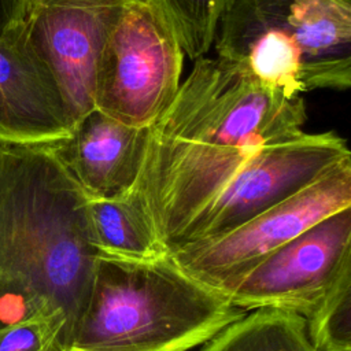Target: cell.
<instances>
[{
	"mask_svg": "<svg viewBox=\"0 0 351 351\" xmlns=\"http://www.w3.org/2000/svg\"><path fill=\"white\" fill-rule=\"evenodd\" d=\"M306 325L317 351H351V262L340 270Z\"/></svg>",
	"mask_w": 351,
	"mask_h": 351,
	"instance_id": "cell-15",
	"label": "cell"
},
{
	"mask_svg": "<svg viewBox=\"0 0 351 351\" xmlns=\"http://www.w3.org/2000/svg\"><path fill=\"white\" fill-rule=\"evenodd\" d=\"M27 0H0V36L23 21Z\"/></svg>",
	"mask_w": 351,
	"mask_h": 351,
	"instance_id": "cell-17",
	"label": "cell"
},
{
	"mask_svg": "<svg viewBox=\"0 0 351 351\" xmlns=\"http://www.w3.org/2000/svg\"><path fill=\"white\" fill-rule=\"evenodd\" d=\"M197 351H317L306 318L278 308H255L233 321Z\"/></svg>",
	"mask_w": 351,
	"mask_h": 351,
	"instance_id": "cell-13",
	"label": "cell"
},
{
	"mask_svg": "<svg viewBox=\"0 0 351 351\" xmlns=\"http://www.w3.org/2000/svg\"><path fill=\"white\" fill-rule=\"evenodd\" d=\"M348 207L351 158L240 226L177 247L169 252V258L193 280L219 291L314 223Z\"/></svg>",
	"mask_w": 351,
	"mask_h": 351,
	"instance_id": "cell-5",
	"label": "cell"
},
{
	"mask_svg": "<svg viewBox=\"0 0 351 351\" xmlns=\"http://www.w3.org/2000/svg\"><path fill=\"white\" fill-rule=\"evenodd\" d=\"M351 262V207L314 223L218 292L244 310L278 308L307 318Z\"/></svg>",
	"mask_w": 351,
	"mask_h": 351,
	"instance_id": "cell-7",
	"label": "cell"
},
{
	"mask_svg": "<svg viewBox=\"0 0 351 351\" xmlns=\"http://www.w3.org/2000/svg\"><path fill=\"white\" fill-rule=\"evenodd\" d=\"M88 200L48 144H0V326L60 314L70 344L99 255Z\"/></svg>",
	"mask_w": 351,
	"mask_h": 351,
	"instance_id": "cell-2",
	"label": "cell"
},
{
	"mask_svg": "<svg viewBox=\"0 0 351 351\" xmlns=\"http://www.w3.org/2000/svg\"><path fill=\"white\" fill-rule=\"evenodd\" d=\"M302 96L288 97L219 56L195 60L148 129L130 189L170 252L193 218L255 154L303 132Z\"/></svg>",
	"mask_w": 351,
	"mask_h": 351,
	"instance_id": "cell-1",
	"label": "cell"
},
{
	"mask_svg": "<svg viewBox=\"0 0 351 351\" xmlns=\"http://www.w3.org/2000/svg\"><path fill=\"white\" fill-rule=\"evenodd\" d=\"M148 129L128 126L95 108L67 137L48 145L88 197H114L136 184Z\"/></svg>",
	"mask_w": 351,
	"mask_h": 351,
	"instance_id": "cell-10",
	"label": "cell"
},
{
	"mask_svg": "<svg viewBox=\"0 0 351 351\" xmlns=\"http://www.w3.org/2000/svg\"><path fill=\"white\" fill-rule=\"evenodd\" d=\"M171 29L184 55L197 60L214 45L218 23L230 0H148Z\"/></svg>",
	"mask_w": 351,
	"mask_h": 351,
	"instance_id": "cell-14",
	"label": "cell"
},
{
	"mask_svg": "<svg viewBox=\"0 0 351 351\" xmlns=\"http://www.w3.org/2000/svg\"><path fill=\"white\" fill-rule=\"evenodd\" d=\"M245 314L169 255L155 261L97 255L69 351H191Z\"/></svg>",
	"mask_w": 351,
	"mask_h": 351,
	"instance_id": "cell-3",
	"label": "cell"
},
{
	"mask_svg": "<svg viewBox=\"0 0 351 351\" xmlns=\"http://www.w3.org/2000/svg\"><path fill=\"white\" fill-rule=\"evenodd\" d=\"M132 0H27L23 26L51 70L73 128L95 110L106 43Z\"/></svg>",
	"mask_w": 351,
	"mask_h": 351,
	"instance_id": "cell-8",
	"label": "cell"
},
{
	"mask_svg": "<svg viewBox=\"0 0 351 351\" xmlns=\"http://www.w3.org/2000/svg\"><path fill=\"white\" fill-rule=\"evenodd\" d=\"M184 52L148 0H132L103 49L95 108L133 128H149L181 85Z\"/></svg>",
	"mask_w": 351,
	"mask_h": 351,
	"instance_id": "cell-4",
	"label": "cell"
},
{
	"mask_svg": "<svg viewBox=\"0 0 351 351\" xmlns=\"http://www.w3.org/2000/svg\"><path fill=\"white\" fill-rule=\"evenodd\" d=\"M347 158H351L347 141L335 132L303 130L267 145L248 159L193 218L177 247L240 226L313 184Z\"/></svg>",
	"mask_w": 351,
	"mask_h": 351,
	"instance_id": "cell-6",
	"label": "cell"
},
{
	"mask_svg": "<svg viewBox=\"0 0 351 351\" xmlns=\"http://www.w3.org/2000/svg\"><path fill=\"white\" fill-rule=\"evenodd\" d=\"M304 59L306 92L351 85V0H280Z\"/></svg>",
	"mask_w": 351,
	"mask_h": 351,
	"instance_id": "cell-11",
	"label": "cell"
},
{
	"mask_svg": "<svg viewBox=\"0 0 351 351\" xmlns=\"http://www.w3.org/2000/svg\"><path fill=\"white\" fill-rule=\"evenodd\" d=\"M88 215L99 255L125 261H155L169 255L132 191L114 197H89Z\"/></svg>",
	"mask_w": 351,
	"mask_h": 351,
	"instance_id": "cell-12",
	"label": "cell"
},
{
	"mask_svg": "<svg viewBox=\"0 0 351 351\" xmlns=\"http://www.w3.org/2000/svg\"><path fill=\"white\" fill-rule=\"evenodd\" d=\"M71 130L60 89L22 21L0 36V144H51Z\"/></svg>",
	"mask_w": 351,
	"mask_h": 351,
	"instance_id": "cell-9",
	"label": "cell"
},
{
	"mask_svg": "<svg viewBox=\"0 0 351 351\" xmlns=\"http://www.w3.org/2000/svg\"><path fill=\"white\" fill-rule=\"evenodd\" d=\"M66 319L60 314L32 317L0 326V351H67Z\"/></svg>",
	"mask_w": 351,
	"mask_h": 351,
	"instance_id": "cell-16",
	"label": "cell"
}]
</instances>
